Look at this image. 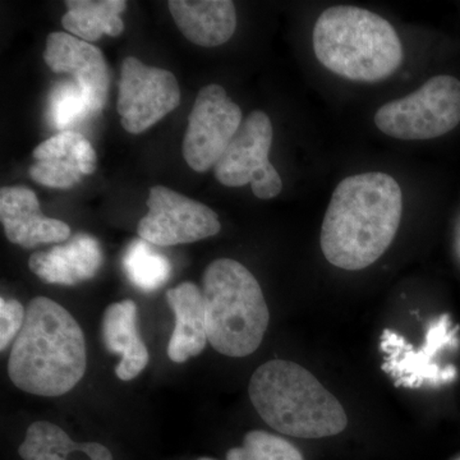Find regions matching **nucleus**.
I'll use <instances>...</instances> for the list:
<instances>
[{
	"instance_id": "nucleus-17",
	"label": "nucleus",
	"mask_w": 460,
	"mask_h": 460,
	"mask_svg": "<svg viewBox=\"0 0 460 460\" xmlns=\"http://www.w3.org/2000/svg\"><path fill=\"white\" fill-rule=\"evenodd\" d=\"M168 305L175 314V328L168 343L171 361L183 363L199 356L208 343L202 290L186 281L166 293Z\"/></svg>"
},
{
	"instance_id": "nucleus-2",
	"label": "nucleus",
	"mask_w": 460,
	"mask_h": 460,
	"mask_svg": "<svg viewBox=\"0 0 460 460\" xmlns=\"http://www.w3.org/2000/svg\"><path fill=\"white\" fill-rule=\"evenodd\" d=\"M86 368V341L80 323L53 299L33 298L9 354L13 385L32 395L62 396L78 385Z\"/></svg>"
},
{
	"instance_id": "nucleus-3",
	"label": "nucleus",
	"mask_w": 460,
	"mask_h": 460,
	"mask_svg": "<svg viewBox=\"0 0 460 460\" xmlns=\"http://www.w3.org/2000/svg\"><path fill=\"white\" fill-rule=\"evenodd\" d=\"M314 51L332 74L356 83L375 84L398 71L402 45L394 27L374 12L335 5L314 23Z\"/></svg>"
},
{
	"instance_id": "nucleus-15",
	"label": "nucleus",
	"mask_w": 460,
	"mask_h": 460,
	"mask_svg": "<svg viewBox=\"0 0 460 460\" xmlns=\"http://www.w3.org/2000/svg\"><path fill=\"white\" fill-rule=\"evenodd\" d=\"M102 265V251L98 239L90 234L75 235L62 246L30 256V270L49 284L75 286L93 279Z\"/></svg>"
},
{
	"instance_id": "nucleus-13",
	"label": "nucleus",
	"mask_w": 460,
	"mask_h": 460,
	"mask_svg": "<svg viewBox=\"0 0 460 460\" xmlns=\"http://www.w3.org/2000/svg\"><path fill=\"white\" fill-rule=\"evenodd\" d=\"M0 220L8 241L26 250L40 244L60 243L71 237L68 224L45 217L38 196L27 187H3Z\"/></svg>"
},
{
	"instance_id": "nucleus-9",
	"label": "nucleus",
	"mask_w": 460,
	"mask_h": 460,
	"mask_svg": "<svg viewBox=\"0 0 460 460\" xmlns=\"http://www.w3.org/2000/svg\"><path fill=\"white\" fill-rule=\"evenodd\" d=\"M181 104L177 78L166 69L128 57L120 68L118 113L127 132L140 135Z\"/></svg>"
},
{
	"instance_id": "nucleus-4",
	"label": "nucleus",
	"mask_w": 460,
	"mask_h": 460,
	"mask_svg": "<svg viewBox=\"0 0 460 460\" xmlns=\"http://www.w3.org/2000/svg\"><path fill=\"white\" fill-rule=\"evenodd\" d=\"M248 393L260 417L280 434L323 438L347 428L343 405L298 363H263L253 372Z\"/></svg>"
},
{
	"instance_id": "nucleus-1",
	"label": "nucleus",
	"mask_w": 460,
	"mask_h": 460,
	"mask_svg": "<svg viewBox=\"0 0 460 460\" xmlns=\"http://www.w3.org/2000/svg\"><path fill=\"white\" fill-rule=\"evenodd\" d=\"M402 215V192L392 175L370 172L344 178L321 226L323 256L343 270L368 268L394 241Z\"/></svg>"
},
{
	"instance_id": "nucleus-8",
	"label": "nucleus",
	"mask_w": 460,
	"mask_h": 460,
	"mask_svg": "<svg viewBox=\"0 0 460 460\" xmlns=\"http://www.w3.org/2000/svg\"><path fill=\"white\" fill-rule=\"evenodd\" d=\"M243 122L241 108L220 84L199 91L189 117L181 153L190 169L205 172L215 168Z\"/></svg>"
},
{
	"instance_id": "nucleus-6",
	"label": "nucleus",
	"mask_w": 460,
	"mask_h": 460,
	"mask_svg": "<svg viewBox=\"0 0 460 460\" xmlns=\"http://www.w3.org/2000/svg\"><path fill=\"white\" fill-rule=\"evenodd\" d=\"M460 123V81L435 75L419 90L383 105L375 124L389 137L402 141L432 140Z\"/></svg>"
},
{
	"instance_id": "nucleus-22",
	"label": "nucleus",
	"mask_w": 460,
	"mask_h": 460,
	"mask_svg": "<svg viewBox=\"0 0 460 460\" xmlns=\"http://www.w3.org/2000/svg\"><path fill=\"white\" fill-rule=\"evenodd\" d=\"M226 460H305L286 438L253 429L244 436L243 445L226 453Z\"/></svg>"
},
{
	"instance_id": "nucleus-14",
	"label": "nucleus",
	"mask_w": 460,
	"mask_h": 460,
	"mask_svg": "<svg viewBox=\"0 0 460 460\" xmlns=\"http://www.w3.org/2000/svg\"><path fill=\"white\" fill-rule=\"evenodd\" d=\"M449 317L443 316L429 329L428 344L414 352L413 347L399 337L396 332L385 330L381 337V348L387 353L384 371L394 378L396 386L417 387L425 381H447L456 371L441 372L431 361L435 353L444 347L452 337L449 332Z\"/></svg>"
},
{
	"instance_id": "nucleus-25",
	"label": "nucleus",
	"mask_w": 460,
	"mask_h": 460,
	"mask_svg": "<svg viewBox=\"0 0 460 460\" xmlns=\"http://www.w3.org/2000/svg\"><path fill=\"white\" fill-rule=\"evenodd\" d=\"M199 460H214V459L202 458V459H199Z\"/></svg>"
},
{
	"instance_id": "nucleus-12",
	"label": "nucleus",
	"mask_w": 460,
	"mask_h": 460,
	"mask_svg": "<svg viewBox=\"0 0 460 460\" xmlns=\"http://www.w3.org/2000/svg\"><path fill=\"white\" fill-rule=\"evenodd\" d=\"M35 164L30 168L33 181L50 189L66 190L80 183L83 175L96 169V153L81 133L59 132L33 150Z\"/></svg>"
},
{
	"instance_id": "nucleus-19",
	"label": "nucleus",
	"mask_w": 460,
	"mask_h": 460,
	"mask_svg": "<svg viewBox=\"0 0 460 460\" xmlns=\"http://www.w3.org/2000/svg\"><path fill=\"white\" fill-rule=\"evenodd\" d=\"M18 454L23 460H113L104 445L75 443L59 426L47 420H39L27 429Z\"/></svg>"
},
{
	"instance_id": "nucleus-7",
	"label": "nucleus",
	"mask_w": 460,
	"mask_h": 460,
	"mask_svg": "<svg viewBox=\"0 0 460 460\" xmlns=\"http://www.w3.org/2000/svg\"><path fill=\"white\" fill-rule=\"evenodd\" d=\"M272 137L269 115L262 111H252L215 165L217 180L226 187L251 184L253 195L260 199L277 198L283 190V181L269 160Z\"/></svg>"
},
{
	"instance_id": "nucleus-18",
	"label": "nucleus",
	"mask_w": 460,
	"mask_h": 460,
	"mask_svg": "<svg viewBox=\"0 0 460 460\" xmlns=\"http://www.w3.org/2000/svg\"><path fill=\"white\" fill-rule=\"evenodd\" d=\"M137 319V305L131 299L109 305L102 319L105 348L120 356L115 375L122 381L137 377L150 359L146 344L138 332Z\"/></svg>"
},
{
	"instance_id": "nucleus-10",
	"label": "nucleus",
	"mask_w": 460,
	"mask_h": 460,
	"mask_svg": "<svg viewBox=\"0 0 460 460\" xmlns=\"http://www.w3.org/2000/svg\"><path fill=\"white\" fill-rule=\"evenodd\" d=\"M146 204L148 211L138 223L137 232L141 239L155 246L193 243L222 230L213 208L168 187H153Z\"/></svg>"
},
{
	"instance_id": "nucleus-5",
	"label": "nucleus",
	"mask_w": 460,
	"mask_h": 460,
	"mask_svg": "<svg viewBox=\"0 0 460 460\" xmlns=\"http://www.w3.org/2000/svg\"><path fill=\"white\" fill-rule=\"evenodd\" d=\"M202 296L211 347L233 358L255 353L270 313L252 272L235 260H215L202 277Z\"/></svg>"
},
{
	"instance_id": "nucleus-21",
	"label": "nucleus",
	"mask_w": 460,
	"mask_h": 460,
	"mask_svg": "<svg viewBox=\"0 0 460 460\" xmlns=\"http://www.w3.org/2000/svg\"><path fill=\"white\" fill-rule=\"evenodd\" d=\"M150 244L144 239H135L123 257L127 278L144 292H155L171 279L172 275L171 261Z\"/></svg>"
},
{
	"instance_id": "nucleus-16",
	"label": "nucleus",
	"mask_w": 460,
	"mask_h": 460,
	"mask_svg": "<svg viewBox=\"0 0 460 460\" xmlns=\"http://www.w3.org/2000/svg\"><path fill=\"white\" fill-rule=\"evenodd\" d=\"M168 7L180 31L199 47L226 44L237 29V13L230 0H171Z\"/></svg>"
},
{
	"instance_id": "nucleus-23",
	"label": "nucleus",
	"mask_w": 460,
	"mask_h": 460,
	"mask_svg": "<svg viewBox=\"0 0 460 460\" xmlns=\"http://www.w3.org/2000/svg\"><path fill=\"white\" fill-rule=\"evenodd\" d=\"M93 113L83 89L74 83H60L54 87L48 102V119L60 132Z\"/></svg>"
},
{
	"instance_id": "nucleus-24",
	"label": "nucleus",
	"mask_w": 460,
	"mask_h": 460,
	"mask_svg": "<svg viewBox=\"0 0 460 460\" xmlns=\"http://www.w3.org/2000/svg\"><path fill=\"white\" fill-rule=\"evenodd\" d=\"M26 310L16 299H0V349L5 350L25 323Z\"/></svg>"
},
{
	"instance_id": "nucleus-20",
	"label": "nucleus",
	"mask_w": 460,
	"mask_h": 460,
	"mask_svg": "<svg viewBox=\"0 0 460 460\" xmlns=\"http://www.w3.org/2000/svg\"><path fill=\"white\" fill-rule=\"evenodd\" d=\"M66 13L62 18L66 31L90 42L102 35L119 36L124 23L120 13L126 9L123 0H68Z\"/></svg>"
},
{
	"instance_id": "nucleus-11",
	"label": "nucleus",
	"mask_w": 460,
	"mask_h": 460,
	"mask_svg": "<svg viewBox=\"0 0 460 460\" xmlns=\"http://www.w3.org/2000/svg\"><path fill=\"white\" fill-rule=\"evenodd\" d=\"M44 60L54 74L75 78L89 100L93 113L104 108L109 89L108 65L98 47L68 32H53L47 39Z\"/></svg>"
}]
</instances>
